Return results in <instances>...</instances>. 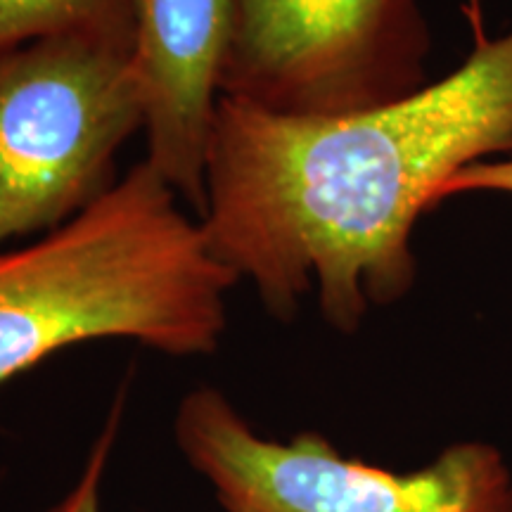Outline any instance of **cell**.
<instances>
[{
    "mask_svg": "<svg viewBox=\"0 0 512 512\" xmlns=\"http://www.w3.org/2000/svg\"><path fill=\"white\" fill-rule=\"evenodd\" d=\"M463 15L465 62L392 105L287 117L221 98L200 223L271 316L316 292L328 325L356 332L413 290V230L453 176L512 152V29L489 36L482 0Z\"/></svg>",
    "mask_w": 512,
    "mask_h": 512,
    "instance_id": "obj_1",
    "label": "cell"
},
{
    "mask_svg": "<svg viewBox=\"0 0 512 512\" xmlns=\"http://www.w3.org/2000/svg\"><path fill=\"white\" fill-rule=\"evenodd\" d=\"M183 204L143 159L60 228L0 247V384L95 339L214 354L240 280Z\"/></svg>",
    "mask_w": 512,
    "mask_h": 512,
    "instance_id": "obj_2",
    "label": "cell"
},
{
    "mask_svg": "<svg viewBox=\"0 0 512 512\" xmlns=\"http://www.w3.org/2000/svg\"><path fill=\"white\" fill-rule=\"evenodd\" d=\"M143 121L133 36H55L0 53V247L105 195Z\"/></svg>",
    "mask_w": 512,
    "mask_h": 512,
    "instance_id": "obj_3",
    "label": "cell"
},
{
    "mask_svg": "<svg viewBox=\"0 0 512 512\" xmlns=\"http://www.w3.org/2000/svg\"><path fill=\"white\" fill-rule=\"evenodd\" d=\"M174 432L226 512H512V470L486 441L394 472L342 456L318 432L261 437L214 387L183 396Z\"/></svg>",
    "mask_w": 512,
    "mask_h": 512,
    "instance_id": "obj_4",
    "label": "cell"
},
{
    "mask_svg": "<svg viewBox=\"0 0 512 512\" xmlns=\"http://www.w3.org/2000/svg\"><path fill=\"white\" fill-rule=\"evenodd\" d=\"M432 31L420 0H235L221 98L339 117L422 91Z\"/></svg>",
    "mask_w": 512,
    "mask_h": 512,
    "instance_id": "obj_5",
    "label": "cell"
},
{
    "mask_svg": "<svg viewBox=\"0 0 512 512\" xmlns=\"http://www.w3.org/2000/svg\"><path fill=\"white\" fill-rule=\"evenodd\" d=\"M147 162L200 214L235 0H131Z\"/></svg>",
    "mask_w": 512,
    "mask_h": 512,
    "instance_id": "obj_6",
    "label": "cell"
},
{
    "mask_svg": "<svg viewBox=\"0 0 512 512\" xmlns=\"http://www.w3.org/2000/svg\"><path fill=\"white\" fill-rule=\"evenodd\" d=\"M74 34L133 36L131 0H0V53Z\"/></svg>",
    "mask_w": 512,
    "mask_h": 512,
    "instance_id": "obj_7",
    "label": "cell"
},
{
    "mask_svg": "<svg viewBox=\"0 0 512 512\" xmlns=\"http://www.w3.org/2000/svg\"><path fill=\"white\" fill-rule=\"evenodd\" d=\"M121 401H117L114 411L110 415V422L102 430V434L95 439L91 448V456L86 460V467H83L79 482H76L69 494L62 498L60 503L55 505L50 512H100V486L102 479H105L107 460H110L114 434H117V425L121 420Z\"/></svg>",
    "mask_w": 512,
    "mask_h": 512,
    "instance_id": "obj_8",
    "label": "cell"
},
{
    "mask_svg": "<svg viewBox=\"0 0 512 512\" xmlns=\"http://www.w3.org/2000/svg\"><path fill=\"white\" fill-rule=\"evenodd\" d=\"M465 192H505L512 195V159L503 162H477L460 174L453 176V181L444 188V202Z\"/></svg>",
    "mask_w": 512,
    "mask_h": 512,
    "instance_id": "obj_9",
    "label": "cell"
}]
</instances>
